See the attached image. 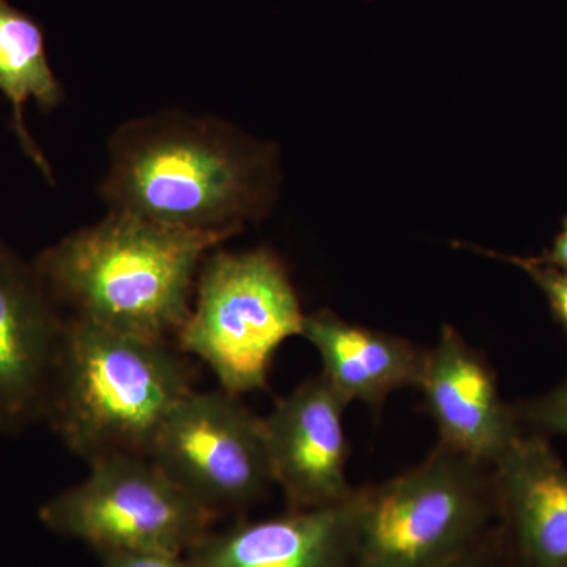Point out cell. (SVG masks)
I'll return each mask as SVG.
<instances>
[{
    "label": "cell",
    "mask_w": 567,
    "mask_h": 567,
    "mask_svg": "<svg viewBox=\"0 0 567 567\" xmlns=\"http://www.w3.org/2000/svg\"><path fill=\"white\" fill-rule=\"evenodd\" d=\"M440 445L494 466L524 434L517 410L499 394L494 369L458 334L443 327L420 382Z\"/></svg>",
    "instance_id": "10"
},
{
    "label": "cell",
    "mask_w": 567,
    "mask_h": 567,
    "mask_svg": "<svg viewBox=\"0 0 567 567\" xmlns=\"http://www.w3.org/2000/svg\"><path fill=\"white\" fill-rule=\"evenodd\" d=\"M148 457L216 520L245 513L275 484L264 417L221 386L183 398Z\"/></svg>",
    "instance_id": "7"
},
{
    "label": "cell",
    "mask_w": 567,
    "mask_h": 567,
    "mask_svg": "<svg viewBox=\"0 0 567 567\" xmlns=\"http://www.w3.org/2000/svg\"><path fill=\"white\" fill-rule=\"evenodd\" d=\"M103 567H196L182 555L144 554V551H96Z\"/></svg>",
    "instance_id": "17"
},
{
    "label": "cell",
    "mask_w": 567,
    "mask_h": 567,
    "mask_svg": "<svg viewBox=\"0 0 567 567\" xmlns=\"http://www.w3.org/2000/svg\"><path fill=\"white\" fill-rule=\"evenodd\" d=\"M271 153L212 115L156 112L112 134L100 196L110 212L238 234L271 203Z\"/></svg>",
    "instance_id": "1"
},
{
    "label": "cell",
    "mask_w": 567,
    "mask_h": 567,
    "mask_svg": "<svg viewBox=\"0 0 567 567\" xmlns=\"http://www.w3.org/2000/svg\"><path fill=\"white\" fill-rule=\"evenodd\" d=\"M517 413L540 431L567 436V379L557 390L525 404Z\"/></svg>",
    "instance_id": "16"
},
{
    "label": "cell",
    "mask_w": 567,
    "mask_h": 567,
    "mask_svg": "<svg viewBox=\"0 0 567 567\" xmlns=\"http://www.w3.org/2000/svg\"><path fill=\"white\" fill-rule=\"evenodd\" d=\"M536 259L544 264L554 265L559 270L567 271V218L561 234L558 235L550 251L544 254V256L536 257Z\"/></svg>",
    "instance_id": "19"
},
{
    "label": "cell",
    "mask_w": 567,
    "mask_h": 567,
    "mask_svg": "<svg viewBox=\"0 0 567 567\" xmlns=\"http://www.w3.org/2000/svg\"><path fill=\"white\" fill-rule=\"evenodd\" d=\"M502 532H491L472 550L446 567H499L503 558Z\"/></svg>",
    "instance_id": "18"
},
{
    "label": "cell",
    "mask_w": 567,
    "mask_h": 567,
    "mask_svg": "<svg viewBox=\"0 0 567 567\" xmlns=\"http://www.w3.org/2000/svg\"><path fill=\"white\" fill-rule=\"evenodd\" d=\"M175 342L118 333L69 317L47 417L74 456H151L159 429L194 388Z\"/></svg>",
    "instance_id": "3"
},
{
    "label": "cell",
    "mask_w": 567,
    "mask_h": 567,
    "mask_svg": "<svg viewBox=\"0 0 567 567\" xmlns=\"http://www.w3.org/2000/svg\"><path fill=\"white\" fill-rule=\"evenodd\" d=\"M503 536L522 567H567V468L540 434L518 436L494 465Z\"/></svg>",
    "instance_id": "12"
},
{
    "label": "cell",
    "mask_w": 567,
    "mask_h": 567,
    "mask_svg": "<svg viewBox=\"0 0 567 567\" xmlns=\"http://www.w3.org/2000/svg\"><path fill=\"white\" fill-rule=\"evenodd\" d=\"M495 468L440 445L409 472L361 487L357 567H446L492 532Z\"/></svg>",
    "instance_id": "4"
},
{
    "label": "cell",
    "mask_w": 567,
    "mask_h": 567,
    "mask_svg": "<svg viewBox=\"0 0 567 567\" xmlns=\"http://www.w3.org/2000/svg\"><path fill=\"white\" fill-rule=\"evenodd\" d=\"M0 95L11 104V128L22 152L54 183L50 163L28 132L24 111L31 102L41 111H52L65 100V92L51 69L43 29L9 0H0Z\"/></svg>",
    "instance_id": "14"
},
{
    "label": "cell",
    "mask_w": 567,
    "mask_h": 567,
    "mask_svg": "<svg viewBox=\"0 0 567 567\" xmlns=\"http://www.w3.org/2000/svg\"><path fill=\"white\" fill-rule=\"evenodd\" d=\"M84 481L48 499L39 518L54 535L93 551L186 557L216 518L173 483L151 457L93 461Z\"/></svg>",
    "instance_id": "6"
},
{
    "label": "cell",
    "mask_w": 567,
    "mask_h": 567,
    "mask_svg": "<svg viewBox=\"0 0 567 567\" xmlns=\"http://www.w3.org/2000/svg\"><path fill=\"white\" fill-rule=\"evenodd\" d=\"M361 488L339 505L212 529L186 557L196 567H357Z\"/></svg>",
    "instance_id": "11"
},
{
    "label": "cell",
    "mask_w": 567,
    "mask_h": 567,
    "mask_svg": "<svg viewBox=\"0 0 567 567\" xmlns=\"http://www.w3.org/2000/svg\"><path fill=\"white\" fill-rule=\"evenodd\" d=\"M301 336L350 404L363 402L379 412L394 391L420 386L429 350L409 339L347 322L328 309L306 316Z\"/></svg>",
    "instance_id": "13"
},
{
    "label": "cell",
    "mask_w": 567,
    "mask_h": 567,
    "mask_svg": "<svg viewBox=\"0 0 567 567\" xmlns=\"http://www.w3.org/2000/svg\"><path fill=\"white\" fill-rule=\"evenodd\" d=\"M234 235L110 212L44 249L33 267L52 301L69 308L70 317L175 342L192 311L205 257Z\"/></svg>",
    "instance_id": "2"
},
{
    "label": "cell",
    "mask_w": 567,
    "mask_h": 567,
    "mask_svg": "<svg viewBox=\"0 0 567 567\" xmlns=\"http://www.w3.org/2000/svg\"><path fill=\"white\" fill-rule=\"evenodd\" d=\"M488 256L498 257L522 268L546 293L555 319L567 334V271L559 270L554 265L540 262L536 257L525 259V257L499 256L495 252H488Z\"/></svg>",
    "instance_id": "15"
},
{
    "label": "cell",
    "mask_w": 567,
    "mask_h": 567,
    "mask_svg": "<svg viewBox=\"0 0 567 567\" xmlns=\"http://www.w3.org/2000/svg\"><path fill=\"white\" fill-rule=\"evenodd\" d=\"M305 317L275 252L215 249L197 275L192 311L175 346L208 365L223 390L254 393L267 388L276 352L301 336Z\"/></svg>",
    "instance_id": "5"
},
{
    "label": "cell",
    "mask_w": 567,
    "mask_h": 567,
    "mask_svg": "<svg viewBox=\"0 0 567 567\" xmlns=\"http://www.w3.org/2000/svg\"><path fill=\"white\" fill-rule=\"evenodd\" d=\"M63 327L33 264L0 238V432L44 421Z\"/></svg>",
    "instance_id": "8"
},
{
    "label": "cell",
    "mask_w": 567,
    "mask_h": 567,
    "mask_svg": "<svg viewBox=\"0 0 567 567\" xmlns=\"http://www.w3.org/2000/svg\"><path fill=\"white\" fill-rule=\"evenodd\" d=\"M344 395L320 372L276 402L265 420L275 484L287 509H316L354 494L347 480Z\"/></svg>",
    "instance_id": "9"
}]
</instances>
